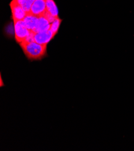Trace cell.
Returning a JSON list of instances; mask_svg holds the SVG:
<instances>
[{
	"mask_svg": "<svg viewBox=\"0 0 134 151\" xmlns=\"http://www.w3.org/2000/svg\"><path fill=\"white\" fill-rule=\"evenodd\" d=\"M16 1L23 6L25 9H30L36 0H16Z\"/></svg>",
	"mask_w": 134,
	"mask_h": 151,
	"instance_id": "obj_10",
	"label": "cell"
},
{
	"mask_svg": "<svg viewBox=\"0 0 134 151\" xmlns=\"http://www.w3.org/2000/svg\"><path fill=\"white\" fill-rule=\"evenodd\" d=\"M54 36L55 35L50 29L45 32L36 33L34 36V42L42 45H48Z\"/></svg>",
	"mask_w": 134,
	"mask_h": 151,
	"instance_id": "obj_5",
	"label": "cell"
},
{
	"mask_svg": "<svg viewBox=\"0 0 134 151\" xmlns=\"http://www.w3.org/2000/svg\"><path fill=\"white\" fill-rule=\"evenodd\" d=\"M0 80H1V87H3V86H4V84H3V81H2V77H1V76L0 77Z\"/></svg>",
	"mask_w": 134,
	"mask_h": 151,
	"instance_id": "obj_11",
	"label": "cell"
},
{
	"mask_svg": "<svg viewBox=\"0 0 134 151\" xmlns=\"http://www.w3.org/2000/svg\"><path fill=\"white\" fill-rule=\"evenodd\" d=\"M10 7L11 10L12 18L13 21H21L25 19L27 15V13L16 0H12L10 3Z\"/></svg>",
	"mask_w": 134,
	"mask_h": 151,
	"instance_id": "obj_3",
	"label": "cell"
},
{
	"mask_svg": "<svg viewBox=\"0 0 134 151\" xmlns=\"http://www.w3.org/2000/svg\"><path fill=\"white\" fill-rule=\"evenodd\" d=\"M51 23L43 16L39 17L35 33L45 32L50 29Z\"/></svg>",
	"mask_w": 134,
	"mask_h": 151,
	"instance_id": "obj_7",
	"label": "cell"
},
{
	"mask_svg": "<svg viewBox=\"0 0 134 151\" xmlns=\"http://www.w3.org/2000/svg\"><path fill=\"white\" fill-rule=\"evenodd\" d=\"M46 10L47 6L45 0H36L32 6L30 11L28 13L37 17H40L43 16Z\"/></svg>",
	"mask_w": 134,
	"mask_h": 151,
	"instance_id": "obj_4",
	"label": "cell"
},
{
	"mask_svg": "<svg viewBox=\"0 0 134 151\" xmlns=\"http://www.w3.org/2000/svg\"><path fill=\"white\" fill-rule=\"evenodd\" d=\"M14 38L17 43L19 44L24 42L30 33L29 30L24 20L16 21L14 20Z\"/></svg>",
	"mask_w": 134,
	"mask_h": 151,
	"instance_id": "obj_2",
	"label": "cell"
},
{
	"mask_svg": "<svg viewBox=\"0 0 134 151\" xmlns=\"http://www.w3.org/2000/svg\"><path fill=\"white\" fill-rule=\"evenodd\" d=\"M62 22V20L61 19H59V17H58L51 24L50 30L55 36L57 34L58 32V29Z\"/></svg>",
	"mask_w": 134,
	"mask_h": 151,
	"instance_id": "obj_9",
	"label": "cell"
},
{
	"mask_svg": "<svg viewBox=\"0 0 134 151\" xmlns=\"http://www.w3.org/2000/svg\"><path fill=\"white\" fill-rule=\"evenodd\" d=\"M39 17H37L34 15L28 13L25 19H24L27 28L30 30V31L35 32V30L37 25Z\"/></svg>",
	"mask_w": 134,
	"mask_h": 151,
	"instance_id": "obj_6",
	"label": "cell"
},
{
	"mask_svg": "<svg viewBox=\"0 0 134 151\" xmlns=\"http://www.w3.org/2000/svg\"><path fill=\"white\" fill-rule=\"evenodd\" d=\"M25 56L30 60H39L43 58L47 53V45H42L36 42L19 43Z\"/></svg>",
	"mask_w": 134,
	"mask_h": 151,
	"instance_id": "obj_1",
	"label": "cell"
},
{
	"mask_svg": "<svg viewBox=\"0 0 134 151\" xmlns=\"http://www.w3.org/2000/svg\"><path fill=\"white\" fill-rule=\"evenodd\" d=\"M47 11L50 13L55 18L58 17V8L54 0H45Z\"/></svg>",
	"mask_w": 134,
	"mask_h": 151,
	"instance_id": "obj_8",
	"label": "cell"
}]
</instances>
